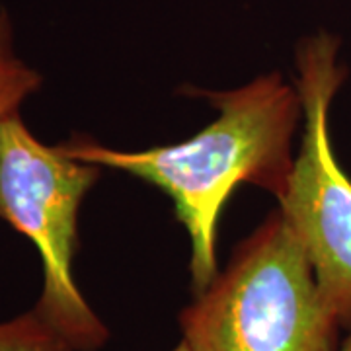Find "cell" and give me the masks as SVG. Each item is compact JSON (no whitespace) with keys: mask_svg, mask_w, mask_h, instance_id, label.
<instances>
[{"mask_svg":"<svg viewBox=\"0 0 351 351\" xmlns=\"http://www.w3.org/2000/svg\"><path fill=\"white\" fill-rule=\"evenodd\" d=\"M201 96L211 101L217 117L184 143L147 151H117L84 135L63 143L71 156L135 176L168 195L191 242L193 297L219 276L217 228L232 191L250 184L276 199L285 193L295 164L293 138L302 121L299 90L279 73Z\"/></svg>","mask_w":351,"mask_h":351,"instance_id":"obj_1","label":"cell"},{"mask_svg":"<svg viewBox=\"0 0 351 351\" xmlns=\"http://www.w3.org/2000/svg\"><path fill=\"white\" fill-rule=\"evenodd\" d=\"M180 330L188 351H336L341 326L277 209L180 313Z\"/></svg>","mask_w":351,"mask_h":351,"instance_id":"obj_2","label":"cell"},{"mask_svg":"<svg viewBox=\"0 0 351 351\" xmlns=\"http://www.w3.org/2000/svg\"><path fill=\"white\" fill-rule=\"evenodd\" d=\"M100 174L101 166L63 145L41 143L20 113L0 123V221L38 248L43 287L34 308L76 351H98L110 339L73 276L80 207Z\"/></svg>","mask_w":351,"mask_h":351,"instance_id":"obj_3","label":"cell"},{"mask_svg":"<svg viewBox=\"0 0 351 351\" xmlns=\"http://www.w3.org/2000/svg\"><path fill=\"white\" fill-rule=\"evenodd\" d=\"M339 45V38L328 32H316L297 45L302 138L277 209L306 252L330 311L350 330L351 178L339 166L330 137V108L348 78Z\"/></svg>","mask_w":351,"mask_h":351,"instance_id":"obj_4","label":"cell"},{"mask_svg":"<svg viewBox=\"0 0 351 351\" xmlns=\"http://www.w3.org/2000/svg\"><path fill=\"white\" fill-rule=\"evenodd\" d=\"M43 84V76L25 63L16 49L12 18L0 8V123L20 113L24 101Z\"/></svg>","mask_w":351,"mask_h":351,"instance_id":"obj_5","label":"cell"},{"mask_svg":"<svg viewBox=\"0 0 351 351\" xmlns=\"http://www.w3.org/2000/svg\"><path fill=\"white\" fill-rule=\"evenodd\" d=\"M0 351H76L36 308L0 322Z\"/></svg>","mask_w":351,"mask_h":351,"instance_id":"obj_6","label":"cell"},{"mask_svg":"<svg viewBox=\"0 0 351 351\" xmlns=\"http://www.w3.org/2000/svg\"><path fill=\"white\" fill-rule=\"evenodd\" d=\"M336 351H351V328H350V334H348V338L343 339L341 343L338 346V350Z\"/></svg>","mask_w":351,"mask_h":351,"instance_id":"obj_7","label":"cell"},{"mask_svg":"<svg viewBox=\"0 0 351 351\" xmlns=\"http://www.w3.org/2000/svg\"><path fill=\"white\" fill-rule=\"evenodd\" d=\"M174 351H188V348H186V346H184V343L180 341V343H178V346L174 348Z\"/></svg>","mask_w":351,"mask_h":351,"instance_id":"obj_8","label":"cell"}]
</instances>
